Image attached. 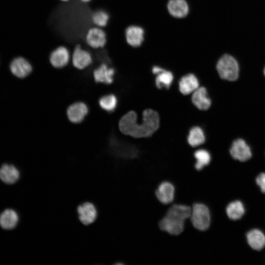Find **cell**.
<instances>
[{
    "mask_svg": "<svg viewBox=\"0 0 265 265\" xmlns=\"http://www.w3.org/2000/svg\"><path fill=\"white\" fill-rule=\"evenodd\" d=\"M137 114L130 110L120 119V131L126 135L135 138L151 137L159 128L160 118L158 112L152 108L145 109L142 112L141 123L137 122Z\"/></svg>",
    "mask_w": 265,
    "mask_h": 265,
    "instance_id": "cell-1",
    "label": "cell"
},
{
    "mask_svg": "<svg viewBox=\"0 0 265 265\" xmlns=\"http://www.w3.org/2000/svg\"><path fill=\"white\" fill-rule=\"evenodd\" d=\"M188 221L195 229L202 232L207 231L212 223V214L209 207L201 202L194 203L191 206Z\"/></svg>",
    "mask_w": 265,
    "mask_h": 265,
    "instance_id": "cell-2",
    "label": "cell"
},
{
    "mask_svg": "<svg viewBox=\"0 0 265 265\" xmlns=\"http://www.w3.org/2000/svg\"><path fill=\"white\" fill-rule=\"evenodd\" d=\"M216 70L221 79L234 81L238 77L239 66L235 56L225 53L218 59L216 64Z\"/></svg>",
    "mask_w": 265,
    "mask_h": 265,
    "instance_id": "cell-3",
    "label": "cell"
},
{
    "mask_svg": "<svg viewBox=\"0 0 265 265\" xmlns=\"http://www.w3.org/2000/svg\"><path fill=\"white\" fill-rule=\"evenodd\" d=\"M176 188L174 185L169 181H163L157 186L155 195L161 204L169 206L175 200Z\"/></svg>",
    "mask_w": 265,
    "mask_h": 265,
    "instance_id": "cell-4",
    "label": "cell"
},
{
    "mask_svg": "<svg viewBox=\"0 0 265 265\" xmlns=\"http://www.w3.org/2000/svg\"><path fill=\"white\" fill-rule=\"evenodd\" d=\"M186 222L164 215L159 221L158 225L161 231L170 236H177L184 231Z\"/></svg>",
    "mask_w": 265,
    "mask_h": 265,
    "instance_id": "cell-5",
    "label": "cell"
},
{
    "mask_svg": "<svg viewBox=\"0 0 265 265\" xmlns=\"http://www.w3.org/2000/svg\"><path fill=\"white\" fill-rule=\"evenodd\" d=\"M85 40L88 46L95 49L104 47L107 42L106 32L102 28L96 26L87 30Z\"/></svg>",
    "mask_w": 265,
    "mask_h": 265,
    "instance_id": "cell-6",
    "label": "cell"
},
{
    "mask_svg": "<svg viewBox=\"0 0 265 265\" xmlns=\"http://www.w3.org/2000/svg\"><path fill=\"white\" fill-rule=\"evenodd\" d=\"M73 66L79 70H83L89 66L92 63V57L87 50L82 48L80 44L76 45L72 55Z\"/></svg>",
    "mask_w": 265,
    "mask_h": 265,
    "instance_id": "cell-7",
    "label": "cell"
},
{
    "mask_svg": "<svg viewBox=\"0 0 265 265\" xmlns=\"http://www.w3.org/2000/svg\"><path fill=\"white\" fill-rule=\"evenodd\" d=\"M70 59L69 50L64 46H59L50 53L49 61L51 65L56 69H61L67 66Z\"/></svg>",
    "mask_w": 265,
    "mask_h": 265,
    "instance_id": "cell-8",
    "label": "cell"
},
{
    "mask_svg": "<svg viewBox=\"0 0 265 265\" xmlns=\"http://www.w3.org/2000/svg\"><path fill=\"white\" fill-rule=\"evenodd\" d=\"M230 153L234 159L240 161H247L252 157L250 148L242 139H237L233 142Z\"/></svg>",
    "mask_w": 265,
    "mask_h": 265,
    "instance_id": "cell-9",
    "label": "cell"
},
{
    "mask_svg": "<svg viewBox=\"0 0 265 265\" xmlns=\"http://www.w3.org/2000/svg\"><path fill=\"white\" fill-rule=\"evenodd\" d=\"M89 111L87 106L83 102L73 103L68 107L66 113L69 121L75 124L81 123Z\"/></svg>",
    "mask_w": 265,
    "mask_h": 265,
    "instance_id": "cell-10",
    "label": "cell"
},
{
    "mask_svg": "<svg viewBox=\"0 0 265 265\" xmlns=\"http://www.w3.org/2000/svg\"><path fill=\"white\" fill-rule=\"evenodd\" d=\"M192 104L198 110L205 111L210 108L212 102L208 97L207 90L204 86H199L191 95Z\"/></svg>",
    "mask_w": 265,
    "mask_h": 265,
    "instance_id": "cell-11",
    "label": "cell"
},
{
    "mask_svg": "<svg viewBox=\"0 0 265 265\" xmlns=\"http://www.w3.org/2000/svg\"><path fill=\"white\" fill-rule=\"evenodd\" d=\"M10 69L12 73L19 78H26L32 71L31 64L23 57L15 58L10 63Z\"/></svg>",
    "mask_w": 265,
    "mask_h": 265,
    "instance_id": "cell-12",
    "label": "cell"
},
{
    "mask_svg": "<svg viewBox=\"0 0 265 265\" xmlns=\"http://www.w3.org/2000/svg\"><path fill=\"white\" fill-rule=\"evenodd\" d=\"M199 86L198 78L191 73L183 76L178 82L179 91L184 96L192 94Z\"/></svg>",
    "mask_w": 265,
    "mask_h": 265,
    "instance_id": "cell-13",
    "label": "cell"
},
{
    "mask_svg": "<svg viewBox=\"0 0 265 265\" xmlns=\"http://www.w3.org/2000/svg\"><path fill=\"white\" fill-rule=\"evenodd\" d=\"M191 212V206L182 203H173L168 206L165 215L186 222L189 218Z\"/></svg>",
    "mask_w": 265,
    "mask_h": 265,
    "instance_id": "cell-14",
    "label": "cell"
},
{
    "mask_svg": "<svg viewBox=\"0 0 265 265\" xmlns=\"http://www.w3.org/2000/svg\"><path fill=\"white\" fill-rule=\"evenodd\" d=\"M115 72L114 68L109 67L106 63H103L93 71V74L96 82L110 84L114 80Z\"/></svg>",
    "mask_w": 265,
    "mask_h": 265,
    "instance_id": "cell-15",
    "label": "cell"
},
{
    "mask_svg": "<svg viewBox=\"0 0 265 265\" xmlns=\"http://www.w3.org/2000/svg\"><path fill=\"white\" fill-rule=\"evenodd\" d=\"M79 218L84 225L92 223L97 217V210L95 207L90 202H85L77 208Z\"/></svg>",
    "mask_w": 265,
    "mask_h": 265,
    "instance_id": "cell-16",
    "label": "cell"
},
{
    "mask_svg": "<svg viewBox=\"0 0 265 265\" xmlns=\"http://www.w3.org/2000/svg\"><path fill=\"white\" fill-rule=\"evenodd\" d=\"M125 37L129 45L133 47H138L143 41L144 30L138 26H129L126 29Z\"/></svg>",
    "mask_w": 265,
    "mask_h": 265,
    "instance_id": "cell-17",
    "label": "cell"
},
{
    "mask_svg": "<svg viewBox=\"0 0 265 265\" xmlns=\"http://www.w3.org/2000/svg\"><path fill=\"white\" fill-rule=\"evenodd\" d=\"M246 238L248 244L255 250H261L265 246V235L259 229H253L249 231Z\"/></svg>",
    "mask_w": 265,
    "mask_h": 265,
    "instance_id": "cell-18",
    "label": "cell"
},
{
    "mask_svg": "<svg viewBox=\"0 0 265 265\" xmlns=\"http://www.w3.org/2000/svg\"><path fill=\"white\" fill-rule=\"evenodd\" d=\"M171 15L177 18L186 17L188 13V5L185 0H170L167 4Z\"/></svg>",
    "mask_w": 265,
    "mask_h": 265,
    "instance_id": "cell-19",
    "label": "cell"
},
{
    "mask_svg": "<svg viewBox=\"0 0 265 265\" xmlns=\"http://www.w3.org/2000/svg\"><path fill=\"white\" fill-rule=\"evenodd\" d=\"M205 141V135L201 127L196 126L192 127L189 129L187 137V141L190 147H197L203 144Z\"/></svg>",
    "mask_w": 265,
    "mask_h": 265,
    "instance_id": "cell-20",
    "label": "cell"
},
{
    "mask_svg": "<svg viewBox=\"0 0 265 265\" xmlns=\"http://www.w3.org/2000/svg\"><path fill=\"white\" fill-rule=\"evenodd\" d=\"M20 176L18 169L13 165L4 164L0 168V179L7 184L15 183Z\"/></svg>",
    "mask_w": 265,
    "mask_h": 265,
    "instance_id": "cell-21",
    "label": "cell"
},
{
    "mask_svg": "<svg viewBox=\"0 0 265 265\" xmlns=\"http://www.w3.org/2000/svg\"><path fill=\"white\" fill-rule=\"evenodd\" d=\"M193 157L195 160L194 167L197 171H200L208 166L212 159L210 152L202 148L195 151Z\"/></svg>",
    "mask_w": 265,
    "mask_h": 265,
    "instance_id": "cell-22",
    "label": "cell"
},
{
    "mask_svg": "<svg viewBox=\"0 0 265 265\" xmlns=\"http://www.w3.org/2000/svg\"><path fill=\"white\" fill-rule=\"evenodd\" d=\"M245 211L243 203L239 200H235L230 202L225 209L227 216L232 220L240 219L244 214Z\"/></svg>",
    "mask_w": 265,
    "mask_h": 265,
    "instance_id": "cell-23",
    "label": "cell"
},
{
    "mask_svg": "<svg viewBox=\"0 0 265 265\" xmlns=\"http://www.w3.org/2000/svg\"><path fill=\"white\" fill-rule=\"evenodd\" d=\"M18 215L13 210L7 209L0 215V226L4 229L14 228L18 222Z\"/></svg>",
    "mask_w": 265,
    "mask_h": 265,
    "instance_id": "cell-24",
    "label": "cell"
},
{
    "mask_svg": "<svg viewBox=\"0 0 265 265\" xmlns=\"http://www.w3.org/2000/svg\"><path fill=\"white\" fill-rule=\"evenodd\" d=\"M173 80L174 76L172 73L165 69L157 75L155 83L158 89H161L162 88H165L168 89L172 85Z\"/></svg>",
    "mask_w": 265,
    "mask_h": 265,
    "instance_id": "cell-25",
    "label": "cell"
},
{
    "mask_svg": "<svg viewBox=\"0 0 265 265\" xmlns=\"http://www.w3.org/2000/svg\"><path fill=\"white\" fill-rule=\"evenodd\" d=\"M117 99L113 94L105 95L101 97L99 100V105L104 110L112 112L115 110L117 105Z\"/></svg>",
    "mask_w": 265,
    "mask_h": 265,
    "instance_id": "cell-26",
    "label": "cell"
},
{
    "mask_svg": "<svg viewBox=\"0 0 265 265\" xmlns=\"http://www.w3.org/2000/svg\"><path fill=\"white\" fill-rule=\"evenodd\" d=\"M109 19V14L104 10L95 11L91 16V20L94 25L101 28L105 27L107 25Z\"/></svg>",
    "mask_w": 265,
    "mask_h": 265,
    "instance_id": "cell-27",
    "label": "cell"
},
{
    "mask_svg": "<svg viewBox=\"0 0 265 265\" xmlns=\"http://www.w3.org/2000/svg\"><path fill=\"white\" fill-rule=\"evenodd\" d=\"M255 181L261 191L265 193V173L262 172L258 175Z\"/></svg>",
    "mask_w": 265,
    "mask_h": 265,
    "instance_id": "cell-28",
    "label": "cell"
},
{
    "mask_svg": "<svg viewBox=\"0 0 265 265\" xmlns=\"http://www.w3.org/2000/svg\"><path fill=\"white\" fill-rule=\"evenodd\" d=\"M165 69L158 66H154L152 69V73L154 75H158L161 72L163 71Z\"/></svg>",
    "mask_w": 265,
    "mask_h": 265,
    "instance_id": "cell-29",
    "label": "cell"
},
{
    "mask_svg": "<svg viewBox=\"0 0 265 265\" xmlns=\"http://www.w3.org/2000/svg\"><path fill=\"white\" fill-rule=\"evenodd\" d=\"M80 0L83 3H88L91 1L92 0Z\"/></svg>",
    "mask_w": 265,
    "mask_h": 265,
    "instance_id": "cell-30",
    "label": "cell"
},
{
    "mask_svg": "<svg viewBox=\"0 0 265 265\" xmlns=\"http://www.w3.org/2000/svg\"><path fill=\"white\" fill-rule=\"evenodd\" d=\"M60 1H63V2H67L69 0H60Z\"/></svg>",
    "mask_w": 265,
    "mask_h": 265,
    "instance_id": "cell-31",
    "label": "cell"
},
{
    "mask_svg": "<svg viewBox=\"0 0 265 265\" xmlns=\"http://www.w3.org/2000/svg\"><path fill=\"white\" fill-rule=\"evenodd\" d=\"M264 74L265 76V67H264Z\"/></svg>",
    "mask_w": 265,
    "mask_h": 265,
    "instance_id": "cell-32",
    "label": "cell"
}]
</instances>
